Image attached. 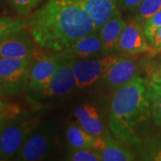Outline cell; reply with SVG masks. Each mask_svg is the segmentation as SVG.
<instances>
[{"instance_id": "obj_1", "label": "cell", "mask_w": 161, "mask_h": 161, "mask_svg": "<svg viewBox=\"0 0 161 161\" xmlns=\"http://www.w3.org/2000/svg\"><path fill=\"white\" fill-rule=\"evenodd\" d=\"M38 46L54 52L66 51L82 37L96 31L89 12L78 0H47L26 21Z\"/></svg>"}, {"instance_id": "obj_2", "label": "cell", "mask_w": 161, "mask_h": 161, "mask_svg": "<svg viewBox=\"0 0 161 161\" xmlns=\"http://www.w3.org/2000/svg\"><path fill=\"white\" fill-rule=\"evenodd\" d=\"M150 115L148 80L139 75L115 91L109 108V128L115 138L137 144L138 127Z\"/></svg>"}, {"instance_id": "obj_3", "label": "cell", "mask_w": 161, "mask_h": 161, "mask_svg": "<svg viewBox=\"0 0 161 161\" xmlns=\"http://www.w3.org/2000/svg\"><path fill=\"white\" fill-rule=\"evenodd\" d=\"M41 113H27L7 119L0 132V160L14 158L30 134L42 121Z\"/></svg>"}, {"instance_id": "obj_4", "label": "cell", "mask_w": 161, "mask_h": 161, "mask_svg": "<svg viewBox=\"0 0 161 161\" xmlns=\"http://www.w3.org/2000/svg\"><path fill=\"white\" fill-rule=\"evenodd\" d=\"M62 52L36 50L31 58L27 92L36 98L51 80L61 62Z\"/></svg>"}, {"instance_id": "obj_5", "label": "cell", "mask_w": 161, "mask_h": 161, "mask_svg": "<svg viewBox=\"0 0 161 161\" xmlns=\"http://www.w3.org/2000/svg\"><path fill=\"white\" fill-rule=\"evenodd\" d=\"M75 59L76 57L69 51L62 52V58L58 70L44 90L33 100L64 98L73 92L76 88L74 72Z\"/></svg>"}, {"instance_id": "obj_6", "label": "cell", "mask_w": 161, "mask_h": 161, "mask_svg": "<svg viewBox=\"0 0 161 161\" xmlns=\"http://www.w3.org/2000/svg\"><path fill=\"white\" fill-rule=\"evenodd\" d=\"M31 58H0V80L7 95L18 96L27 91Z\"/></svg>"}, {"instance_id": "obj_7", "label": "cell", "mask_w": 161, "mask_h": 161, "mask_svg": "<svg viewBox=\"0 0 161 161\" xmlns=\"http://www.w3.org/2000/svg\"><path fill=\"white\" fill-rule=\"evenodd\" d=\"M118 56L109 54L103 57L75 59L74 64L76 89L83 90L103 80L110 66L118 59Z\"/></svg>"}, {"instance_id": "obj_8", "label": "cell", "mask_w": 161, "mask_h": 161, "mask_svg": "<svg viewBox=\"0 0 161 161\" xmlns=\"http://www.w3.org/2000/svg\"><path fill=\"white\" fill-rule=\"evenodd\" d=\"M51 125H44L41 121L30 134L14 159L20 161H38L45 158L51 149L54 136Z\"/></svg>"}, {"instance_id": "obj_9", "label": "cell", "mask_w": 161, "mask_h": 161, "mask_svg": "<svg viewBox=\"0 0 161 161\" xmlns=\"http://www.w3.org/2000/svg\"><path fill=\"white\" fill-rule=\"evenodd\" d=\"M150 43L144 32L143 24L136 18L131 20L125 27L117 41L115 51L134 56L150 52Z\"/></svg>"}, {"instance_id": "obj_10", "label": "cell", "mask_w": 161, "mask_h": 161, "mask_svg": "<svg viewBox=\"0 0 161 161\" xmlns=\"http://www.w3.org/2000/svg\"><path fill=\"white\" fill-rule=\"evenodd\" d=\"M33 42L26 28L5 35L0 38V58H31Z\"/></svg>"}, {"instance_id": "obj_11", "label": "cell", "mask_w": 161, "mask_h": 161, "mask_svg": "<svg viewBox=\"0 0 161 161\" xmlns=\"http://www.w3.org/2000/svg\"><path fill=\"white\" fill-rule=\"evenodd\" d=\"M143 64L130 58H118L104 77V83L110 92L117 91L140 75Z\"/></svg>"}, {"instance_id": "obj_12", "label": "cell", "mask_w": 161, "mask_h": 161, "mask_svg": "<svg viewBox=\"0 0 161 161\" xmlns=\"http://www.w3.org/2000/svg\"><path fill=\"white\" fill-rule=\"evenodd\" d=\"M126 24V22L121 15L120 10L118 9L99 28L98 35L103 42L104 51L106 55L115 52V46Z\"/></svg>"}, {"instance_id": "obj_13", "label": "cell", "mask_w": 161, "mask_h": 161, "mask_svg": "<svg viewBox=\"0 0 161 161\" xmlns=\"http://www.w3.org/2000/svg\"><path fill=\"white\" fill-rule=\"evenodd\" d=\"M73 115L83 130L93 136H101L104 131L103 121L98 109L92 104H83L75 108Z\"/></svg>"}, {"instance_id": "obj_14", "label": "cell", "mask_w": 161, "mask_h": 161, "mask_svg": "<svg viewBox=\"0 0 161 161\" xmlns=\"http://www.w3.org/2000/svg\"><path fill=\"white\" fill-rule=\"evenodd\" d=\"M97 31H98L77 40L67 49V51L79 58H99L106 56L103 42Z\"/></svg>"}, {"instance_id": "obj_15", "label": "cell", "mask_w": 161, "mask_h": 161, "mask_svg": "<svg viewBox=\"0 0 161 161\" xmlns=\"http://www.w3.org/2000/svg\"><path fill=\"white\" fill-rule=\"evenodd\" d=\"M93 19L97 31L118 10V0H78Z\"/></svg>"}, {"instance_id": "obj_16", "label": "cell", "mask_w": 161, "mask_h": 161, "mask_svg": "<svg viewBox=\"0 0 161 161\" xmlns=\"http://www.w3.org/2000/svg\"><path fill=\"white\" fill-rule=\"evenodd\" d=\"M104 139L106 142L105 148L99 152L102 161H132L135 159L132 152L124 148L112 137L106 136Z\"/></svg>"}, {"instance_id": "obj_17", "label": "cell", "mask_w": 161, "mask_h": 161, "mask_svg": "<svg viewBox=\"0 0 161 161\" xmlns=\"http://www.w3.org/2000/svg\"><path fill=\"white\" fill-rule=\"evenodd\" d=\"M65 136L70 147L75 149H92L96 137L75 125L67 127Z\"/></svg>"}, {"instance_id": "obj_18", "label": "cell", "mask_w": 161, "mask_h": 161, "mask_svg": "<svg viewBox=\"0 0 161 161\" xmlns=\"http://www.w3.org/2000/svg\"><path fill=\"white\" fill-rule=\"evenodd\" d=\"M151 115L155 125L161 126V84L148 80Z\"/></svg>"}, {"instance_id": "obj_19", "label": "cell", "mask_w": 161, "mask_h": 161, "mask_svg": "<svg viewBox=\"0 0 161 161\" xmlns=\"http://www.w3.org/2000/svg\"><path fill=\"white\" fill-rule=\"evenodd\" d=\"M136 19L143 24L149 18L161 10V0H142L137 8Z\"/></svg>"}, {"instance_id": "obj_20", "label": "cell", "mask_w": 161, "mask_h": 161, "mask_svg": "<svg viewBox=\"0 0 161 161\" xmlns=\"http://www.w3.org/2000/svg\"><path fill=\"white\" fill-rule=\"evenodd\" d=\"M66 159L72 161H101L102 157L92 149L71 148L66 155Z\"/></svg>"}, {"instance_id": "obj_21", "label": "cell", "mask_w": 161, "mask_h": 161, "mask_svg": "<svg viewBox=\"0 0 161 161\" xmlns=\"http://www.w3.org/2000/svg\"><path fill=\"white\" fill-rule=\"evenodd\" d=\"M26 28V22L23 19L0 17V38L6 34Z\"/></svg>"}, {"instance_id": "obj_22", "label": "cell", "mask_w": 161, "mask_h": 161, "mask_svg": "<svg viewBox=\"0 0 161 161\" xmlns=\"http://www.w3.org/2000/svg\"><path fill=\"white\" fill-rule=\"evenodd\" d=\"M43 0H8L9 4L20 15H28Z\"/></svg>"}, {"instance_id": "obj_23", "label": "cell", "mask_w": 161, "mask_h": 161, "mask_svg": "<svg viewBox=\"0 0 161 161\" xmlns=\"http://www.w3.org/2000/svg\"><path fill=\"white\" fill-rule=\"evenodd\" d=\"M20 114H22V109L18 104L3 100L0 97V118L11 119Z\"/></svg>"}, {"instance_id": "obj_24", "label": "cell", "mask_w": 161, "mask_h": 161, "mask_svg": "<svg viewBox=\"0 0 161 161\" xmlns=\"http://www.w3.org/2000/svg\"><path fill=\"white\" fill-rule=\"evenodd\" d=\"M161 27V10L156 13L153 16L149 18L145 23H143V29L145 35L147 37V40L150 41L154 36L155 32Z\"/></svg>"}, {"instance_id": "obj_25", "label": "cell", "mask_w": 161, "mask_h": 161, "mask_svg": "<svg viewBox=\"0 0 161 161\" xmlns=\"http://www.w3.org/2000/svg\"><path fill=\"white\" fill-rule=\"evenodd\" d=\"M143 159L161 161V140H155L144 150Z\"/></svg>"}, {"instance_id": "obj_26", "label": "cell", "mask_w": 161, "mask_h": 161, "mask_svg": "<svg viewBox=\"0 0 161 161\" xmlns=\"http://www.w3.org/2000/svg\"><path fill=\"white\" fill-rule=\"evenodd\" d=\"M150 52L153 54H157L161 51V27L155 32L154 36L150 41Z\"/></svg>"}, {"instance_id": "obj_27", "label": "cell", "mask_w": 161, "mask_h": 161, "mask_svg": "<svg viewBox=\"0 0 161 161\" xmlns=\"http://www.w3.org/2000/svg\"><path fill=\"white\" fill-rule=\"evenodd\" d=\"M142 0H118V8L124 10L134 11L138 8Z\"/></svg>"}, {"instance_id": "obj_28", "label": "cell", "mask_w": 161, "mask_h": 161, "mask_svg": "<svg viewBox=\"0 0 161 161\" xmlns=\"http://www.w3.org/2000/svg\"><path fill=\"white\" fill-rule=\"evenodd\" d=\"M150 80L161 84V71L156 69L153 72H150Z\"/></svg>"}, {"instance_id": "obj_29", "label": "cell", "mask_w": 161, "mask_h": 161, "mask_svg": "<svg viewBox=\"0 0 161 161\" xmlns=\"http://www.w3.org/2000/svg\"><path fill=\"white\" fill-rule=\"evenodd\" d=\"M6 91H5V88H4L2 82H1V80H0V97L1 98H4V97H6Z\"/></svg>"}, {"instance_id": "obj_30", "label": "cell", "mask_w": 161, "mask_h": 161, "mask_svg": "<svg viewBox=\"0 0 161 161\" xmlns=\"http://www.w3.org/2000/svg\"><path fill=\"white\" fill-rule=\"evenodd\" d=\"M7 119H5V118H0V132H1V130H2V128L4 126V124H5V122Z\"/></svg>"}, {"instance_id": "obj_31", "label": "cell", "mask_w": 161, "mask_h": 161, "mask_svg": "<svg viewBox=\"0 0 161 161\" xmlns=\"http://www.w3.org/2000/svg\"><path fill=\"white\" fill-rule=\"evenodd\" d=\"M157 70H159V71H161V64L158 66V68H157Z\"/></svg>"}]
</instances>
